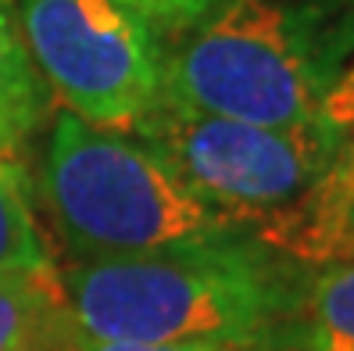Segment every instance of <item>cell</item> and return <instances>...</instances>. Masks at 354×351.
Returning <instances> with one entry per match:
<instances>
[{"label":"cell","mask_w":354,"mask_h":351,"mask_svg":"<svg viewBox=\"0 0 354 351\" xmlns=\"http://www.w3.org/2000/svg\"><path fill=\"white\" fill-rule=\"evenodd\" d=\"M72 326L129 344H290L304 283L265 240H190L61 276Z\"/></svg>","instance_id":"1"},{"label":"cell","mask_w":354,"mask_h":351,"mask_svg":"<svg viewBox=\"0 0 354 351\" xmlns=\"http://www.w3.org/2000/svg\"><path fill=\"white\" fill-rule=\"evenodd\" d=\"M39 194L79 262L243 233L207 204L151 143L57 111L39 165Z\"/></svg>","instance_id":"2"},{"label":"cell","mask_w":354,"mask_h":351,"mask_svg":"<svg viewBox=\"0 0 354 351\" xmlns=\"http://www.w3.org/2000/svg\"><path fill=\"white\" fill-rule=\"evenodd\" d=\"M333 47L297 0H215L165 54V97L254 126L326 118Z\"/></svg>","instance_id":"3"},{"label":"cell","mask_w":354,"mask_h":351,"mask_svg":"<svg viewBox=\"0 0 354 351\" xmlns=\"http://www.w3.org/2000/svg\"><path fill=\"white\" fill-rule=\"evenodd\" d=\"M133 133L240 230L283 219L301 204L344 143L329 115L304 126H254L183 108L169 97Z\"/></svg>","instance_id":"4"},{"label":"cell","mask_w":354,"mask_h":351,"mask_svg":"<svg viewBox=\"0 0 354 351\" xmlns=\"http://www.w3.org/2000/svg\"><path fill=\"white\" fill-rule=\"evenodd\" d=\"M36 72L72 115L133 133L165 97L161 33L118 0H11Z\"/></svg>","instance_id":"5"},{"label":"cell","mask_w":354,"mask_h":351,"mask_svg":"<svg viewBox=\"0 0 354 351\" xmlns=\"http://www.w3.org/2000/svg\"><path fill=\"white\" fill-rule=\"evenodd\" d=\"M265 244L301 258H354V140L340 143L326 176L272 226Z\"/></svg>","instance_id":"6"},{"label":"cell","mask_w":354,"mask_h":351,"mask_svg":"<svg viewBox=\"0 0 354 351\" xmlns=\"http://www.w3.org/2000/svg\"><path fill=\"white\" fill-rule=\"evenodd\" d=\"M68 326L61 273H0V351H54Z\"/></svg>","instance_id":"7"},{"label":"cell","mask_w":354,"mask_h":351,"mask_svg":"<svg viewBox=\"0 0 354 351\" xmlns=\"http://www.w3.org/2000/svg\"><path fill=\"white\" fill-rule=\"evenodd\" d=\"M47 111V87L18 33L11 0H0V161H15Z\"/></svg>","instance_id":"8"},{"label":"cell","mask_w":354,"mask_h":351,"mask_svg":"<svg viewBox=\"0 0 354 351\" xmlns=\"http://www.w3.org/2000/svg\"><path fill=\"white\" fill-rule=\"evenodd\" d=\"M297 351H354V258L315 273L294 319Z\"/></svg>","instance_id":"9"},{"label":"cell","mask_w":354,"mask_h":351,"mask_svg":"<svg viewBox=\"0 0 354 351\" xmlns=\"http://www.w3.org/2000/svg\"><path fill=\"white\" fill-rule=\"evenodd\" d=\"M0 273H57L50 244L26 197V176L15 161H0Z\"/></svg>","instance_id":"10"},{"label":"cell","mask_w":354,"mask_h":351,"mask_svg":"<svg viewBox=\"0 0 354 351\" xmlns=\"http://www.w3.org/2000/svg\"><path fill=\"white\" fill-rule=\"evenodd\" d=\"M54 351H297L290 344H129V341H90L75 326L57 341Z\"/></svg>","instance_id":"11"},{"label":"cell","mask_w":354,"mask_h":351,"mask_svg":"<svg viewBox=\"0 0 354 351\" xmlns=\"http://www.w3.org/2000/svg\"><path fill=\"white\" fill-rule=\"evenodd\" d=\"M118 4H126L136 15H143L158 33H165V29L183 33V29H190L215 0H118Z\"/></svg>","instance_id":"12"}]
</instances>
